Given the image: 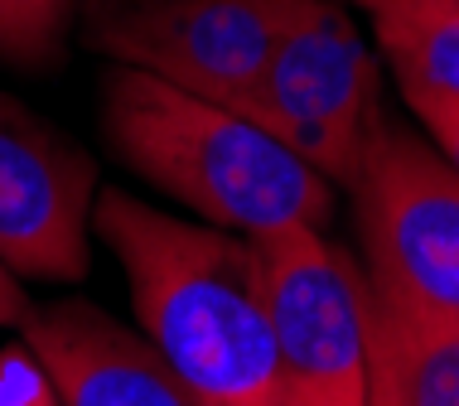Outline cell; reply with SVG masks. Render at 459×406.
Returning a JSON list of instances; mask_svg holds the SVG:
<instances>
[{"mask_svg": "<svg viewBox=\"0 0 459 406\" xmlns=\"http://www.w3.org/2000/svg\"><path fill=\"white\" fill-rule=\"evenodd\" d=\"M92 223L126 271L141 334L198 406H290L252 238L184 223L121 189L97 194Z\"/></svg>", "mask_w": 459, "mask_h": 406, "instance_id": "cell-1", "label": "cell"}, {"mask_svg": "<svg viewBox=\"0 0 459 406\" xmlns=\"http://www.w3.org/2000/svg\"><path fill=\"white\" fill-rule=\"evenodd\" d=\"M97 107L111 155L208 228L256 242L285 228L329 232L339 213V189L271 131L141 68L107 64Z\"/></svg>", "mask_w": 459, "mask_h": 406, "instance_id": "cell-2", "label": "cell"}, {"mask_svg": "<svg viewBox=\"0 0 459 406\" xmlns=\"http://www.w3.org/2000/svg\"><path fill=\"white\" fill-rule=\"evenodd\" d=\"M343 189L372 300L420 319H459V175L436 141L382 112Z\"/></svg>", "mask_w": 459, "mask_h": 406, "instance_id": "cell-3", "label": "cell"}, {"mask_svg": "<svg viewBox=\"0 0 459 406\" xmlns=\"http://www.w3.org/2000/svg\"><path fill=\"white\" fill-rule=\"evenodd\" d=\"M238 117L271 131L333 189L353 179L382 121V78L372 44L339 0H305L295 10Z\"/></svg>", "mask_w": 459, "mask_h": 406, "instance_id": "cell-4", "label": "cell"}, {"mask_svg": "<svg viewBox=\"0 0 459 406\" xmlns=\"http://www.w3.org/2000/svg\"><path fill=\"white\" fill-rule=\"evenodd\" d=\"M305 0H82L88 48L169 88L242 112Z\"/></svg>", "mask_w": 459, "mask_h": 406, "instance_id": "cell-5", "label": "cell"}, {"mask_svg": "<svg viewBox=\"0 0 459 406\" xmlns=\"http://www.w3.org/2000/svg\"><path fill=\"white\" fill-rule=\"evenodd\" d=\"M262 300L290 406H368V276L329 232L256 238Z\"/></svg>", "mask_w": 459, "mask_h": 406, "instance_id": "cell-6", "label": "cell"}, {"mask_svg": "<svg viewBox=\"0 0 459 406\" xmlns=\"http://www.w3.org/2000/svg\"><path fill=\"white\" fill-rule=\"evenodd\" d=\"M97 160L0 92V266L20 281H82L92 266Z\"/></svg>", "mask_w": 459, "mask_h": 406, "instance_id": "cell-7", "label": "cell"}, {"mask_svg": "<svg viewBox=\"0 0 459 406\" xmlns=\"http://www.w3.org/2000/svg\"><path fill=\"white\" fill-rule=\"evenodd\" d=\"M64 406H198L155 343L88 300H54L20 319Z\"/></svg>", "mask_w": 459, "mask_h": 406, "instance_id": "cell-8", "label": "cell"}, {"mask_svg": "<svg viewBox=\"0 0 459 406\" xmlns=\"http://www.w3.org/2000/svg\"><path fill=\"white\" fill-rule=\"evenodd\" d=\"M368 406H459V319L368 300Z\"/></svg>", "mask_w": 459, "mask_h": 406, "instance_id": "cell-9", "label": "cell"}, {"mask_svg": "<svg viewBox=\"0 0 459 406\" xmlns=\"http://www.w3.org/2000/svg\"><path fill=\"white\" fill-rule=\"evenodd\" d=\"M372 20L402 92L459 97V10L450 0H349Z\"/></svg>", "mask_w": 459, "mask_h": 406, "instance_id": "cell-10", "label": "cell"}, {"mask_svg": "<svg viewBox=\"0 0 459 406\" xmlns=\"http://www.w3.org/2000/svg\"><path fill=\"white\" fill-rule=\"evenodd\" d=\"M82 0H0V64L48 73L64 64Z\"/></svg>", "mask_w": 459, "mask_h": 406, "instance_id": "cell-11", "label": "cell"}, {"mask_svg": "<svg viewBox=\"0 0 459 406\" xmlns=\"http://www.w3.org/2000/svg\"><path fill=\"white\" fill-rule=\"evenodd\" d=\"M0 406H64L39 358L24 343L0 349Z\"/></svg>", "mask_w": 459, "mask_h": 406, "instance_id": "cell-12", "label": "cell"}, {"mask_svg": "<svg viewBox=\"0 0 459 406\" xmlns=\"http://www.w3.org/2000/svg\"><path fill=\"white\" fill-rule=\"evenodd\" d=\"M411 117L420 121V131L436 141V151L455 165L459 175V97H445V92H402Z\"/></svg>", "mask_w": 459, "mask_h": 406, "instance_id": "cell-13", "label": "cell"}, {"mask_svg": "<svg viewBox=\"0 0 459 406\" xmlns=\"http://www.w3.org/2000/svg\"><path fill=\"white\" fill-rule=\"evenodd\" d=\"M24 315H30V295H24V281L10 276V271L0 266V324H20Z\"/></svg>", "mask_w": 459, "mask_h": 406, "instance_id": "cell-14", "label": "cell"}, {"mask_svg": "<svg viewBox=\"0 0 459 406\" xmlns=\"http://www.w3.org/2000/svg\"><path fill=\"white\" fill-rule=\"evenodd\" d=\"M450 5H455V10H459V0H450Z\"/></svg>", "mask_w": 459, "mask_h": 406, "instance_id": "cell-15", "label": "cell"}]
</instances>
